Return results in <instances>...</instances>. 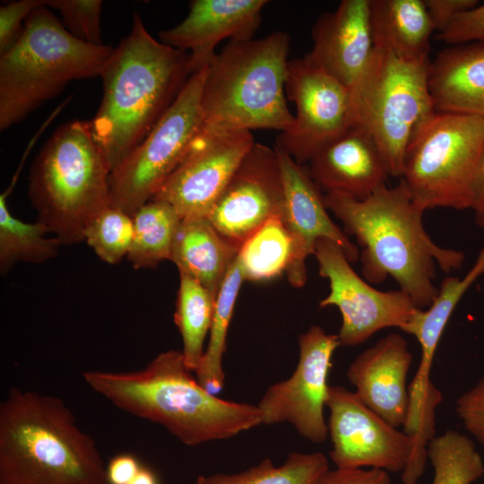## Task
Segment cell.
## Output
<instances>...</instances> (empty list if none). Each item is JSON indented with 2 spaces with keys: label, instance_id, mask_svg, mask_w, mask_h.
Returning <instances> with one entry per match:
<instances>
[{
  "label": "cell",
  "instance_id": "1",
  "mask_svg": "<svg viewBox=\"0 0 484 484\" xmlns=\"http://www.w3.org/2000/svg\"><path fill=\"white\" fill-rule=\"evenodd\" d=\"M328 211L361 247V272L370 283L393 278L417 307L425 309L436 298V264L445 273L462 268V251L436 245L423 225L425 211L411 198L400 179L364 200L341 193L324 196Z\"/></svg>",
  "mask_w": 484,
  "mask_h": 484
},
{
  "label": "cell",
  "instance_id": "2",
  "mask_svg": "<svg viewBox=\"0 0 484 484\" xmlns=\"http://www.w3.org/2000/svg\"><path fill=\"white\" fill-rule=\"evenodd\" d=\"M192 74L190 54L155 39L134 13L129 34L100 73L102 99L90 120L110 173L144 140Z\"/></svg>",
  "mask_w": 484,
  "mask_h": 484
},
{
  "label": "cell",
  "instance_id": "3",
  "mask_svg": "<svg viewBox=\"0 0 484 484\" xmlns=\"http://www.w3.org/2000/svg\"><path fill=\"white\" fill-rule=\"evenodd\" d=\"M193 373L181 350H169L141 369L89 370L82 378L118 409L161 425L186 445L229 438L262 424L257 405L219 398Z\"/></svg>",
  "mask_w": 484,
  "mask_h": 484
},
{
  "label": "cell",
  "instance_id": "4",
  "mask_svg": "<svg viewBox=\"0 0 484 484\" xmlns=\"http://www.w3.org/2000/svg\"><path fill=\"white\" fill-rule=\"evenodd\" d=\"M0 484H108L107 469L63 400L13 387L0 404Z\"/></svg>",
  "mask_w": 484,
  "mask_h": 484
},
{
  "label": "cell",
  "instance_id": "5",
  "mask_svg": "<svg viewBox=\"0 0 484 484\" xmlns=\"http://www.w3.org/2000/svg\"><path fill=\"white\" fill-rule=\"evenodd\" d=\"M290 44L284 31L229 41L208 65L201 101L203 125L287 130L294 119L285 97Z\"/></svg>",
  "mask_w": 484,
  "mask_h": 484
},
{
  "label": "cell",
  "instance_id": "6",
  "mask_svg": "<svg viewBox=\"0 0 484 484\" xmlns=\"http://www.w3.org/2000/svg\"><path fill=\"white\" fill-rule=\"evenodd\" d=\"M109 175L91 122L73 120L60 125L30 171L29 197L37 220L61 245L84 241L87 227L109 206Z\"/></svg>",
  "mask_w": 484,
  "mask_h": 484
},
{
  "label": "cell",
  "instance_id": "7",
  "mask_svg": "<svg viewBox=\"0 0 484 484\" xmlns=\"http://www.w3.org/2000/svg\"><path fill=\"white\" fill-rule=\"evenodd\" d=\"M113 49L78 39L46 5L36 9L0 55V129L26 118L72 81L100 76Z\"/></svg>",
  "mask_w": 484,
  "mask_h": 484
},
{
  "label": "cell",
  "instance_id": "8",
  "mask_svg": "<svg viewBox=\"0 0 484 484\" xmlns=\"http://www.w3.org/2000/svg\"><path fill=\"white\" fill-rule=\"evenodd\" d=\"M484 166V118L435 110L407 146L401 180L425 212L471 210Z\"/></svg>",
  "mask_w": 484,
  "mask_h": 484
},
{
  "label": "cell",
  "instance_id": "9",
  "mask_svg": "<svg viewBox=\"0 0 484 484\" xmlns=\"http://www.w3.org/2000/svg\"><path fill=\"white\" fill-rule=\"evenodd\" d=\"M430 63L429 56L408 58L375 47L364 73L350 89V125L373 137L390 177L401 178L411 136L436 110L429 89Z\"/></svg>",
  "mask_w": 484,
  "mask_h": 484
},
{
  "label": "cell",
  "instance_id": "10",
  "mask_svg": "<svg viewBox=\"0 0 484 484\" xmlns=\"http://www.w3.org/2000/svg\"><path fill=\"white\" fill-rule=\"evenodd\" d=\"M207 69L189 77L144 140L110 173V206L133 216L181 162L203 124L201 101Z\"/></svg>",
  "mask_w": 484,
  "mask_h": 484
},
{
  "label": "cell",
  "instance_id": "11",
  "mask_svg": "<svg viewBox=\"0 0 484 484\" xmlns=\"http://www.w3.org/2000/svg\"><path fill=\"white\" fill-rule=\"evenodd\" d=\"M314 255L321 277L329 281L330 292L320 307H336L341 315L338 333L341 346H357L385 328L402 329L415 310L411 298L402 290L383 291L359 277L339 245L320 238Z\"/></svg>",
  "mask_w": 484,
  "mask_h": 484
},
{
  "label": "cell",
  "instance_id": "12",
  "mask_svg": "<svg viewBox=\"0 0 484 484\" xmlns=\"http://www.w3.org/2000/svg\"><path fill=\"white\" fill-rule=\"evenodd\" d=\"M341 346L338 334L312 325L298 337L299 357L292 375L272 385L257 407L262 424L288 422L305 439L322 444L328 434L324 419L332 357Z\"/></svg>",
  "mask_w": 484,
  "mask_h": 484
},
{
  "label": "cell",
  "instance_id": "13",
  "mask_svg": "<svg viewBox=\"0 0 484 484\" xmlns=\"http://www.w3.org/2000/svg\"><path fill=\"white\" fill-rule=\"evenodd\" d=\"M255 143L250 131L203 125L181 162L151 200L168 203L181 218L208 217Z\"/></svg>",
  "mask_w": 484,
  "mask_h": 484
},
{
  "label": "cell",
  "instance_id": "14",
  "mask_svg": "<svg viewBox=\"0 0 484 484\" xmlns=\"http://www.w3.org/2000/svg\"><path fill=\"white\" fill-rule=\"evenodd\" d=\"M325 406L330 411V457L336 468L370 467L402 473L413 455L412 436L387 422L343 386L329 385Z\"/></svg>",
  "mask_w": 484,
  "mask_h": 484
},
{
  "label": "cell",
  "instance_id": "15",
  "mask_svg": "<svg viewBox=\"0 0 484 484\" xmlns=\"http://www.w3.org/2000/svg\"><path fill=\"white\" fill-rule=\"evenodd\" d=\"M285 91L296 114L275 145L303 165L350 126V89L302 57L289 60Z\"/></svg>",
  "mask_w": 484,
  "mask_h": 484
},
{
  "label": "cell",
  "instance_id": "16",
  "mask_svg": "<svg viewBox=\"0 0 484 484\" xmlns=\"http://www.w3.org/2000/svg\"><path fill=\"white\" fill-rule=\"evenodd\" d=\"M285 200L274 147L255 143L219 196L208 219L217 231L240 249L270 219L281 216Z\"/></svg>",
  "mask_w": 484,
  "mask_h": 484
},
{
  "label": "cell",
  "instance_id": "17",
  "mask_svg": "<svg viewBox=\"0 0 484 484\" xmlns=\"http://www.w3.org/2000/svg\"><path fill=\"white\" fill-rule=\"evenodd\" d=\"M273 147L279 158L285 193L281 219L292 241V259L286 274L291 286L300 288L307 282V259L314 255L318 239L327 238L339 245L350 263H355L360 253L345 231L332 220L324 194L308 169L280 147Z\"/></svg>",
  "mask_w": 484,
  "mask_h": 484
},
{
  "label": "cell",
  "instance_id": "18",
  "mask_svg": "<svg viewBox=\"0 0 484 484\" xmlns=\"http://www.w3.org/2000/svg\"><path fill=\"white\" fill-rule=\"evenodd\" d=\"M265 0H194L186 17L175 27L159 32V40L188 52L193 73L212 62L216 46L253 39Z\"/></svg>",
  "mask_w": 484,
  "mask_h": 484
},
{
  "label": "cell",
  "instance_id": "19",
  "mask_svg": "<svg viewBox=\"0 0 484 484\" xmlns=\"http://www.w3.org/2000/svg\"><path fill=\"white\" fill-rule=\"evenodd\" d=\"M370 0H343L323 13L312 28L313 48L304 58L351 89L374 49Z\"/></svg>",
  "mask_w": 484,
  "mask_h": 484
},
{
  "label": "cell",
  "instance_id": "20",
  "mask_svg": "<svg viewBox=\"0 0 484 484\" xmlns=\"http://www.w3.org/2000/svg\"><path fill=\"white\" fill-rule=\"evenodd\" d=\"M412 359L406 340L391 333L362 351L347 370L359 398L395 428L403 427L406 420Z\"/></svg>",
  "mask_w": 484,
  "mask_h": 484
},
{
  "label": "cell",
  "instance_id": "21",
  "mask_svg": "<svg viewBox=\"0 0 484 484\" xmlns=\"http://www.w3.org/2000/svg\"><path fill=\"white\" fill-rule=\"evenodd\" d=\"M307 169L325 194L341 193L357 200L385 186L390 177L376 141L357 125H350L319 150Z\"/></svg>",
  "mask_w": 484,
  "mask_h": 484
},
{
  "label": "cell",
  "instance_id": "22",
  "mask_svg": "<svg viewBox=\"0 0 484 484\" xmlns=\"http://www.w3.org/2000/svg\"><path fill=\"white\" fill-rule=\"evenodd\" d=\"M429 89L436 110L484 118V42L440 51L430 63Z\"/></svg>",
  "mask_w": 484,
  "mask_h": 484
},
{
  "label": "cell",
  "instance_id": "23",
  "mask_svg": "<svg viewBox=\"0 0 484 484\" xmlns=\"http://www.w3.org/2000/svg\"><path fill=\"white\" fill-rule=\"evenodd\" d=\"M239 248L224 238L208 217L182 218L171 248L170 261L201 283L215 298Z\"/></svg>",
  "mask_w": 484,
  "mask_h": 484
},
{
  "label": "cell",
  "instance_id": "24",
  "mask_svg": "<svg viewBox=\"0 0 484 484\" xmlns=\"http://www.w3.org/2000/svg\"><path fill=\"white\" fill-rule=\"evenodd\" d=\"M483 274L484 248L479 252L473 265L462 278L445 277L429 307L425 309L417 308L402 329V332L413 335L420 346L419 367L409 385L413 395L425 396L431 389V367L441 336L463 295Z\"/></svg>",
  "mask_w": 484,
  "mask_h": 484
},
{
  "label": "cell",
  "instance_id": "25",
  "mask_svg": "<svg viewBox=\"0 0 484 484\" xmlns=\"http://www.w3.org/2000/svg\"><path fill=\"white\" fill-rule=\"evenodd\" d=\"M375 47L408 58L429 56L435 28L424 0H370Z\"/></svg>",
  "mask_w": 484,
  "mask_h": 484
},
{
  "label": "cell",
  "instance_id": "26",
  "mask_svg": "<svg viewBox=\"0 0 484 484\" xmlns=\"http://www.w3.org/2000/svg\"><path fill=\"white\" fill-rule=\"evenodd\" d=\"M216 298L191 276L179 272L174 322L182 338L181 350L188 369H198L204 354V341L212 323Z\"/></svg>",
  "mask_w": 484,
  "mask_h": 484
},
{
  "label": "cell",
  "instance_id": "27",
  "mask_svg": "<svg viewBox=\"0 0 484 484\" xmlns=\"http://www.w3.org/2000/svg\"><path fill=\"white\" fill-rule=\"evenodd\" d=\"M134 237L127 259L135 269L155 268L170 260L173 240L181 220L168 203L151 200L133 216Z\"/></svg>",
  "mask_w": 484,
  "mask_h": 484
},
{
  "label": "cell",
  "instance_id": "28",
  "mask_svg": "<svg viewBox=\"0 0 484 484\" xmlns=\"http://www.w3.org/2000/svg\"><path fill=\"white\" fill-rule=\"evenodd\" d=\"M244 281L240 265L236 258L216 297L209 341L202 362L195 371L198 383L213 394L220 392L224 385L222 359L226 350L227 334Z\"/></svg>",
  "mask_w": 484,
  "mask_h": 484
},
{
  "label": "cell",
  "instance_id": "29",
  "mask_svg": "<svg viewBox=\"0 0 484 484\" xmlns=\"http://www.w3.org/2000/svg\"><path fill=\"white\" fill-rule=\"evenodd\" d=\"M237 259L245 281H269L286 272L292 259V241L281 216L270 219L246 239Z\"/></svg>",
  "mask_w": 484,
  "mask_h": 484
},
{
  "label": "cell",
  "instance_id": "30",
  "mask_svg": "<svg viewBox=\"0 0 484 484\" xmlns=\"http://www.w3.org/2000/svg\"><path fill=\"white\" fill-rule=\"evenodd\" d=\"M8 194L0 196V272L7 273L18 262L41 264L58 253L61 243L47 238V227L37 220L23 222L15 218L7 206Z\"/></svg>",
  "mask_w": 484,
  "mask_h": 484
},
{
  "label": "cell",
  "instance_id": "31",
  "mask_svg": "<svg viewBox=\"0 0 484 484\" xmlns=\"http://www.w3.org/2000/svg\"><path fill=\"white\" fill-rule=\"evenodd\" d=\"M327 470L324 454L293 452L280 466L266 458L241 472L199 475L195 484H312Z\"/></svg>",
  "mask_w": 484,
  "mask_h": 484
},
{
  "label": "cell",
  "instance_id": "32",
  "mask_svg": "<svg viewBox=\"0 0 484 484\" xmlns=\"http://www.w3.org/2000/svg\"><path fill=\"white\" fill-rule=\"evenodd\" d=\"M427 458L434 469L431 484H473L484 475L475 443L456 430L435 436L428 444Z\"/></svg>",
  "mask_w": 484,
  "mask_h": 484
},
{
  "label": "cell",
  "instance_id": "33",
  "mask_svg": "<svg viewBox=\"0 0 484 484\" xmlns=\"http://www.w3.org/2000/svg\"><path fill=\"white\" fill-rule=\"evenodd\" d=\"M133 237V217L109 205L87 227L84 241L103 262L116 264L127 256Z\"/></svg>",
  "mask_w": 484,
  "mask_h": 484
},
{
  "label": "cell",
  "instance_id": "34",
  "mask_svg": "<svg viewBox=\"0 0 484 484\" xmlns=\"http://www.w3.org/2000/svg\"><path fill=\"white\" fill-rule=\"evenodd\" d=\"M48 8L56 10L65 28L78 39L103 45L101 39V0H46Z\"/></svg>",
  "mask_w": 484,
  "mask_h": 484
},
{
  "label": "cell",
  "instance_id": "35",
  "mask_svg": "<svg viewBox=\"0 0 484 484\" xmlns=\"http://www.w3.org/2000/svg\"><path fill=\"white\" fill-rule=\"evenodd\" d=\"M45 4L46 0H18L0 6V55L19 39L30 13Z\"/></svg>",
  "mask_w": 484,
  "mask_h": 484
},
{
  "label": "cell",
  "instance_id": "36",
  "mask_svg": "<svg viewBox=\"0 0 484 484\" xmlns=\"http://www.w3.org/2000/svg\"><path fill=\"white\" fill-rule=\"evenodd\" d=\"M455 411L464 428L484 447V376L457 398Z\"/></svg>",
  "mask_w": 484,
  "mask_h": 484
},
{
  "label": "cell",
  "instance_id": "37",
  "mask_svg": "<svg viewBox=\"0 0 484 484\" xmlns=\"http://www.w3.org/2000/svg\"><path fill=\"white\" fill-rule=\"evenodd\" d=\"M437 39L451 46L484 42V3L459 13Z\"/></svg>",
  "mask_w": 484,
  "mask_h": 484
},
{
  "label": "cell",
  "instance_id": "38",
  "mask_svg": "<svg viewBox=\"0 0 484 484\" xmlns=\"http://www.w3.org/2000/svg\"><path fill=\"white\" fill-rule=\"evenodd\" d=\"M312 484H390L389 472L379 469L327 470Z\"/></svg>",
  "mask_w": 484,
  "mask_h": 484
},
{
  "label": "cell",
  "instance_id": "39",
  "mask_svg": "<svg viewBox=\"0 0 484 484\" xmlns=\"http://www.w3.org/2000/svg\"><path fill=\"white\" fill-rule=\"evenodd\" d=\"M435 30L444 31L462 12L480 4L478 0H424Z\"/></svg>",
  "mask_w": 484,
  "mask_h": 484
},
{
  "label": "cell",
  "instance_id": "40",
  "mask_svg": "<svg viewBox=\"0 0 484 484\" xmlns=\"http://www.w3.org/2000/svg\"><path fill=\"white\" fill-rule=\"evenodd\" d=\"M142 465L132 454H118L108 462L107 469L108 484H128L138 473Z\"/></svg>",
  "mask_w": 484,
  "mask_h": 484
},
{
  "label": "cell",
  "instance_id": "41",
  "mask_svg": "<svg viewBox=\"0 0 484 484\" xmlns=\"http://www.w3.org/2000/svg\"><path fill=\"white\" fill-rule=\"evenodd\" d=\"M473 212L476 224L484 230V166L481 176L480 196Z\"/></svg>",
  "mask_w": 484,
  "mask_h": 484
},
{
  "label": "cell",
  "instance_id": "42",
  "mask_svg": "<svg viewBox=\"0 0 484 484\" xmlns=\"http://www.w3.org/2000/svg\"><path fill=\"white\" fill-rule=\"evenodd\" d=\"M128 484H159L155 473L149 468L143 467Z\"/></svg>",
  "mask_w": 484,
  "mask_h": 484
}]
</instances>
